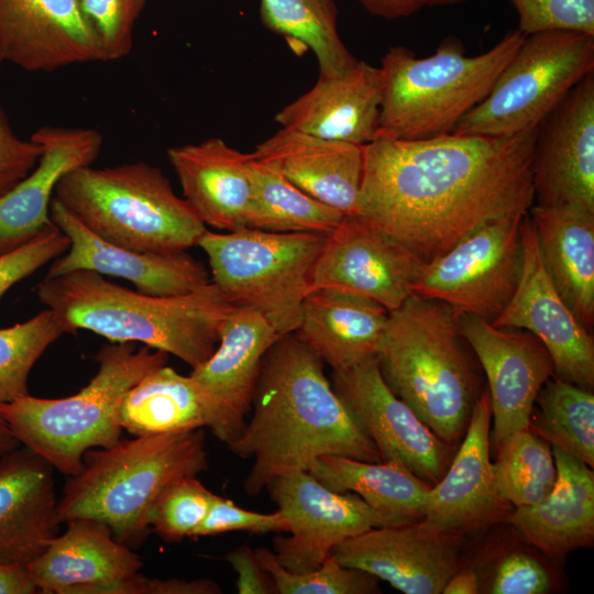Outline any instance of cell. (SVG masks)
I'll use <instances>...</instances> for the list:
<instances>
[{
	"label": "cell",
	"mask_w": 594,
	"mask_h": 594,
	"mask_svg": "<svg viewBox=\"0 0 594 594\" xmlns=\"http://www.w3.org/2000/svg\"><path fill=\"white\" fill-rule=\"evenodd\" d=\"M492 409L487 389L476 399L462 442L444 475L431 486L424 518L430 529L466 535L504 521L513 506L498 494L491 460Z\"/></svg>",
	"instance_id": "obj_20"
},
{
	"label": "cell",
	"mask_w": 594,
	"mask_h": 594,
	"mask_svg": "<svg viewBox=\"0 0 594 594\" xmlns=\"http://www.w3.org/2000/svg\"><path fill=\"white\" fill-rule=\"evenodd\" d=\"M289 524L280 510L262 514L239 507L229 498L217 496L196 537L215 536L230 531L254 534L288 531Z\"/></svg>",
	"instance_id": "obj_45"
},
{
	"label": "cell",
	"mask_w": 594,
	"mask_h": 594,
	"mask_svg": "<svg viewBox=\"0 0 594 594\" xmlns=\"http://www.w3.org/2000/svg\"><path fill=\"white\" fill-rule=\"evenodd\" d=\"M252 155L318 201L344 216L358 215L364 145L282 128Z\"/></svg>",
	"instance_id": "obj_25"
},
{
	"label": "cell",
	"mask_w": 594,
	"mask_h": 594,
	"mask_svg": "<svg viewBox=\"0 0 594 594\" xmlns=\"http://www.w3.org/2000/svg\"><path fill=\"white\" fill-rule=\"evenodd\" d=\"M522 243L524 264L518 287L492 324L531 332L549 351L557 377L593 391V333L580 323L549 279L528 213L522 221Z\"/></svg>",
	"instance_id": "obj_17"
},
{
	"label": "cell",
	"mask_w": 594,
	"mask_h": 594,
	"mask_svg": "<svg viewBox=\"0 0 594 594\" xmlns=\"http://www.w3.org/2000/svg\"><path fill=\"white\" fill-rule=\"evenodd\" d=\"M279 338L257 311L235 307L221 328L218 348L189 374L204 398L208 428L227 446L245 426L262 359Z\"/></svg>",
	"instance_id": "obj_19"
},
{
	"label": "cell",
	"mask_w": 594,
	"mask_h": 594,
	"mask_svg": "<svg viewBox=\"0 0 594 594\" xmlns=\"http://www.w3.org/2000/svg\"><path fill=\"white\" fill-rule=\"evenodd\" d=\"M528 215L549 279L580 323L592 332L594 211L575 205H532Z\"/></svg>",
	"instance_id": "obj_31"
},
{
	"label": "cell",
	"mask_w": 594,
	"mask_h": 594,
	"mask_svg": "<svg viewBox=\"0 0 594 594\" xmlns=\"http://www.w3.org/2000/svg\"><path fill=\"white\" fill-rule=\"evenodd\" d=\"M526 36L549 31L594 35V0H510Z\"/></svg>",
	"instance_id": "obj_42"
},
{
	"label": "cell",
	"mask_w": 594,
	"mask_h": 594,
	"mask_svg": "<svg viewBox=\"0 0 594 594\" xmlns=\"http://www.w3.org/2000/svg\"><path fill=\"white\" fill-rule=\"evenodd\" d=\"M552 580L548 569L525 550H512L497 559L490 574L488 593L543 594Z\"/></svg>",
	"instance_id": "obj_44"
},
{
	"label": "cell",
	"mask_w": 594,
	"mask_h": 594,
	"mask_svg": "<svg viewBox=\"0 0 594 594\" xmlns=\"http://www.w3.org/2000/svg\"><path fill=\"white\" fill-rule=\"evenodd\" d=\"M113 594H220L219 584L209 579H152L140 572L121 580Z\"/></svg>",
	"instance_id": "obj_47"
},
{
	"label": "cell",
	"mask_w": 594,
	"mask_h": 594,
	"mask_svg": "<svg viewBox=\"0 0 594 594\" xmlns=\"http://www.w3.org/2000/svg\"><path fill=\"white\" fill-rule=\"evenodd\" d=\"M557 480L540 502L516 507L504 519L527 543L552 558L592 547L594 473L583 461L551 447Z\"/></svg>",
	"instance_id": "obj_29"
},
{
	"label": "cell",
	"mask_w": 594,
	"mask_h": 594,
	"mask_svg": "<svg viewBox=\"0 0 594 594\" xmlns=\"http://www.w3.org/2000/svg\"><path fill=\"white\" fill-rule=\"evenodd\" d=\"M463 0H427V6L429 7H439V6H451L459 3Z\"/></svg>",
	"instance_id": "obj_53"
},
{
	"label": "cell",
	"mask_w": 594,
	"mask_h": 594,
	"mask_svg": "<svg viewBox=\"0 0 594 594\" xmlns=\"http://www.w3.org/2000/svg\"><path fill=\"white\" fill-rule=\"evenodd\" d=\"M593 74L538 125L531 165L536 206L575 205L594 211Z\"/></svg>",
	"instance_id": "obj_18"
},
{
	"label": "cell",
	"mask_w": 594,
	"mask_h": 594,
	"mask_svg": "<svg viewBox=\"0 0 594 594\" xmlns=\"http://www.w3.org/2000/svg\"><path fill=\"white\" fill-rule=\"evenodd\" d=\"M307 472L334 492L359 495L372 508L398 524L424 518L432 486L396 460L369 462L322 455Z\"/></svg>",
	"instance_id": "obj_32"
},
{
	"label": "cell",
	"mask_w": 594,
	"mask_h": 594,
	"mask_svg": "<svg viewBox=\"0 0 594 594\" xmlns=\"http://www.w3.org/2000/svg\"><path fill=\"white\" fill-rule=\"evenodd\" d=\"M331 385L375 443L382 461H399L431 485L440 481L455 448L442 441L391 391L376 358L333 371Z\"/></svg>",
	"instance_id": "obj_13"
},
{
	"label": "cell",
	"mask_w": 594,
	"mask_h": 594,
	"mask_svg": "<svg viewBox=\"0 0 594 594\" xmlns=\"http://www.w3.org/2000/svg\"><path fill=\"white\" fill-rule=\"evenodd\" d=\"M525 37L517 29L475 56L466 55L457 38H446L435 54L422 58L407 47H391L381 65L384 89L376 139L451 133L488 95Z\"/></svg>",
	"instance_id": "obj_7"
},
{
	"label": "cell",
	"mask_w": 594,
	"mask_h": 594,
	"mask_svg": "<svg viewBox=\"0 0 594 594\" xmlns=\"http://www.w3.org/2000/svg\"><path fill=\"white\" fill-rule=\"evenodd\" d=\"M265 490L289 524V537L274 538L273 552L279 564L292 572L318 568L351 537L398 524L359 495L334 492L305 470L277 476Z\"/></svg>",
	"instance_id": "obj_12"
},
{
	"label": "cell",
	"mask_w": 594,
	"mask_h": 594,
	"mask_svg": "<svg viewBox=\"0 0 594 594\" xmlns=\"http://www.w3.org/2000/svg\"><path fill=\"white\" fill-rule=\"evenodd\" d=\"M326 240L321 233L244 227L227 233L206 230L198 246L208 256L211 282L235 307L257 311L283 337L299 326L310 273Z\"/></svg>",
	"instance_id": "obj_9"
},
{
	"label": "cell",
	"mask_w": 594,
	"mask_h": 594,
	"mask_svg": "<svg viewBox=\"0 0 594 594\" xmlns=\"http://www.w3.org/2000/svg\"><path fill=\"white\" fill-rule=\"evenodd\" d=\"M464 535L437 531L421 521L369 529L332 552L345 566L363 570L405 594H439L462 566Z\"/></svg>",
	"instance_id": "obj_16"
},
{
	"label": "cell",
	"mask_w": 594,
	"mask_h": 594,
	"mask_svg": "<svg viewBox=\"0 0 594 594\" xmlns=\"http://www.w3.org/2000/svg\"><path fill=\"white\" fill-rule=\"evenodd\" d=\"M422 263L400 242L358 216L327 235L311 270L309 292L333 288L374 299L388 311L413 295Z\"/></svg>",
	"instance_id": "obj_14"
},
{
	"label": "cell",
	"mask_w": 594,
	"mask_h": 594,
	"mask_svg": "<svg viewBox=\"0 0 594 594\" xmlns=\"http://www.w3.org/2000/svg\"><path fill=\"white\" fill-rule=\"evenodd\" d=\"M594 73V35L549 31L525 37L488 95L451 133L507 136L539 125Z\"/></svg>",
	"instance_id": "obj_10"
},
{
	"label": "cell",
	"mask_w": 594,
	"mask_h": 594,
	"mask_svg": "<svg viewBox=\"0 0 594 594\" xmlns=\"http://www.w3.org/2000/svg\"><path fill=\"white\" fill-rule=\"evenodd\" d=\"M54 198L100 239L135 251H186L207 230L163 172L142 161L73 169Z\"/></svg>",
	"instance_id": "obj_8"
},
{
	"label": "cell",
	"mask_w": 594,
	"mask_h": 594,
	"mask_svg": "<svg viewBox=\"0 0 594 594\" xmlns=\"http://www.w3.org/2000/svg\"><path fill=\"white\" fill-rule=\"evenodd\" d=\"M389 311L372 298L333 288L309 292L294 332L320 360L341 371L377 355Z\"/></svg>",
	"instance_id": "obj_30"
},
{
	"label": "cell",
	"mask_w": 594,
	"mask_h": 594,
	"mask_svg": "<svg viewBox=\"0 0 594 594\" xmlns=\"http://www.w3.org/2000/svg\"><path fill=\"white\" fill-rule=\"evenodd\" d=\"M250 157L220 138L167 150L184 199L205 226L227 231L246 227L252 194Z\"/></svg>",
	"instance_id": "obj_28"
},
{
	"label": "cell",
	"mask_w": 594,
	"mask_h": 594,
	"mask_svg": "<svg viewBox=\"0 0 594 594\" xmlns=\"http://www.w3.org/2000/svg\"><path fill=\"white\" fill-rule=\"evenodd\" d=\"M38 588L28 563L0 558V594H34Z\"/></svg>",
	"instance_id": "obj_49"
},
{
	"label": "cell",
	"mask_w": 594,
	"mask_h": 594,
	"mask_svg": "<svg viewBox=\"0 0 594 594\" xmlns=\"http://www.w3.org/2000/svg\"><path fill=\"white\" fill-rule=\"evenodd\" d=\"M526 215L493 219L422 264L413 294L493 323L512 300L521 277Z\"/></svg>",
	"instance_id": "obj_11"
},
{
	"label": "cell",
	"mask_w": 594,
	"mask_h": 594,
	"mask_svg": "<svg viewBox=\"0 0 594 594\" xmlns=\"http://www.w3.org/2000/svg\"><path fill=\"white\" fill-rule=\"evenodd\" d=\"M461 332L482 367L492 409L491 448L528 428L536 397L554 375L544 344L522 329H503L470 314H458Z\"/></svg>",
	"instance_id": "obj_15"
},
{
	"label": "cell",
	"mask_w": 594,
	"mask_h": 594,
	"mask_svg": "<svg viewBox=\"0 0 594 594\" xmlns=\"http://www.w3.org/2000/svg\"><path fill=\"white\" fill-rule=\"evenodd\" d=\"M384 79L381 67L358 61L350 69L319 76L311 89L275 116L282 128L366 145L377 138Z\"/></svg>",
	"instance_id": "obj_24"
},
{
	"label": "cell",
	"mask_w": 594,
	"mask_h": 594,
	"mask_svg": "<svg viewBox=\"0 0 594 594\" xmlns=\"http://www.w3.org/2000/svg\"><path fill=\"white\" fill-rule=\"evenodd\" d=\"M252 417L228 448L252 460L243 488L255 496L285 473L319 457L381 462V454L334 392L323 362L295 333L280 337L262 359Z\"/></svg>",
	"instance_id": "obj_2"
},
{
	"label": "cell",
	"mask_w": 594,
	"mask_h": 594,
	"mask_svg": "<svg viewBox=\"0 0 594 594\" xmlns=\"http://www.w3.org/2000/svg\"><path fill=\"white\" fill-rule=\"evenodd\" d=\"M469 346L448 304L413 294L389 311L376 355L391 391L454 448L481 395Z\"/></svg>",
	"instance_id": "obj_4"
},
{
	"label": "cell",
	"mask_w": 594,
	"mask_h": 594,
	"mask_svg": "<svg viewBox=\"0 0 594 594\" xmlns=\"http://www.w3.org/2000/svg\"><path fill=\"white\" fill-rule=\"evenodd\" d=\"M28 563L43 594H103L111 584L139 572L142 560L95 519H73Z\"/></svg>",
	"instance_id": "obj_26"
},
{
	"label": "cell",
	"mask_w": 594,
	"mask_h": 594,
	"mask_svg": "<svg viewBox=\"0 0 594 594\" xmlns=\"http://www.w3.org/2000/svg\"><path fill=\"white\" fill-rule=\"evenodd\" d=\"M168 355L134 342L105 344L95 355L98 372L77 394L57 399L28 394L0 404V414L20 444L74 476L82 469L86 452L121 439L119 415L125 394L151 371L166 365Z\"/></svg>",
	"instance_id": "obj_6"
},
{
	"label": "cell",
	"mask_w": 594,
	"mask_h": 594,
	"mask_svg": "<svg viewBox=\"0 0 594 594\" xmlns=\"http://www.w3.org/2000/svg\"><path fill=\"white\" fill-rule=\"evenodd\" d=\"M252 194L246 227L277 233H331L344 215L296 187L250 153Z\"/></svg>",
	"instance_id": "obj_34"
},
{
	"label": "cell",
	"mask_w": 594,
	"mask_h": 594,
	"mask_svg": "<svg viewBox=\"0 0 594 594\" xmlns=\"http://www.w3.org/2000/svg\"><path fill=\"white\" fill-rule=\"evenodd\" d=\"M50 216L68 237L70 246L53 261L47 277L92 271L127 279L138 292L152 296L184 295L211 282L206 266L186 251L141 252L107 242L90 232L54 197Z\"/></svg>",
	"instance_id": "obj_21"
},
{
	"label": "cell",
	"mask_w": 594,
	"mask_h": 594,
	"mask_svg": "<svg viewBox=\"0 0 594 594\" xmlns=\"http://www.w3.org/2000/svg\"><path fill=\"white\" fill-rule=\"evenodd\" d=\"M481 582L477 572L471 568L461 566L446 582L443 594H476L480 592Z\"/></svg>",
	"instance_id": "obj_51"
},
{
	"label": "cell",
	"mask_w": 594,
	"mask_h": 594,
	"mask_svg": "<svg viewBox=\"0 0 594 594\" xmlns=\"http://www.w3.org/2000/svg\"><path fill=\"white\" fill-rule=\"evenodd\" d=\"M537 132L376 139L364 145L356 216L427 264L484 223L528 213Z\"/></svg>",
	"instance_id": "obj_1"
},
{
	"label": "cell",
	"mask_w": 594,
	"mask_h": 594,
	"mask_svg": "<svg viewBox=\"0 0 594 594\" xmlns=\"http://www.w3.org/2000/svg\"><path fill=\"white\" fill-rule=\"evenodd\" d=\"M207 457L202 428L134 436L91 449L62 490L58 518L101 521L119 542L140 547L151 532L150 513L160 493L178 479L206 471Z\"/></svg>",
	"instance_id": "obj_5"
},
{
	"label": "cell",
	"mask_w": 594,
	"mask_h": 594,
	"mask_svg": "<svg viewBox=\"0 0 594 594\" xmlns=\"http://www.w3.org/2000/svg\"><path fill=\"white\" fill-rule=\"evenodd\" d=\"M263 569L272 578L278 594H376L381 593L374 575L341 564L333 554L318 568L307 572H292L276 560L266 548L255 550Z\"/></svg>",
	"instance_id": "obj_39"
},
{
	"label": "cell",
	"mask_w": 594,
	"mask_h": 594,
	"mask_svg": "<svg viewBox=\"0 0 594 594\" xmlns=\"http://www.w3.org/2000/svg\"><path fill=\"white\" fill-rule=\"evenodd\" d=\"M20 446V442L13 436L8 422L0 414V460Z\"/></svg>",
	"instance_id": "obj_52"
},
{
	"label": "cell",
	"mask_w": 594,
	"mask_h": 594,
	"mask_svg": "<svg viewBox=\"0 0 594 594\" xmlns=\"http://www.w3.org/2000/svg\"><path fill=\"white\" fill-rule=\"evenodd\" d=\"M224 559L237 572L235 587L239 594L276 593L272 578L263 569L256 553L248 546H241L227 553Z\"/></svg>",
	"instance_id": "obj_48"
},
{
	"label": "cell",
	"mask_w": 594,
	"mask_h": 594,
	"mask_svg": "<svg viewBox=\"0 0 594 594\" xmlns=\"http://www.w3.org/2000/svg\"><path fill=\"white\" fill-rule=\"evenodd\" d=\"M218 495L197 476L168 484L155 499L150 513L151 531L166 541L196 538V532Z\"/></svg>",
	"instance_id": "obj_40"
},
{
	"label": "cell",
	"mask_w": 594,
	"mask_h": 594,
	"mask_svg": "<svg viewBox=\"0 0 594 594\" xmlns=\"http://www.w3.org/2000/svg\"><path fill=\"white\" fill-rule=\"evenodd\" d=\"M0 54L26 72L103 62L79 0H0Z\"/></svg>",
	"instance_id": "obj_22"
},
{
	"label": "cell",
	"mask_w": 594,
	"mask_h": 594,
	"mask_svg": "<svg viewBox=\"0 0 594 594\" xmlns=\"http://www.w3.org/2000/svg\"><path fill=\"white\" fill-rule=\"evenodd\" d=\"M53 466L20 444L0 460V558L29 563L58 534Z\"/></svg>",
	"instance_id": "obj_27"
},
{
	"label": "cell",
	"mask_w": 594,
	"mask_h": 594,
	"mask_svg": "<svg viewBox=\"0 0 594 594\" xmlns=\"http://www.w3.org/2000/svg\"><path fill=\"white\" fill-rule=\"evenodd\" d=\"M493 472L499 496L512 506H530L552 490L557 466L551 444L525 428L510 433L495 449Z\"/></svg>",
	"instance_id": "obj_37"
},
{
	"label": "cell",
	"mask_w": 594,
	"mask_h": 594,
	"mask_svg": "<svg viewBox=\"0 0 594 594\" xmlns=\"http://www.w3.org/2000/svg\"><path fill=\"white\" fill-rule=\"evenodd\" d=\"M528 428L551 447L594 466V395L552 375L539 391Z\"/></svg>",
	"instance_id": "obj_36"
},
{
	"label": "cell",
	"mask_w": 594,
	"mask_h": 594,
	"mask_svg": "<svg viewBox=\"0 0 594 594\" xmlns=\"http://www.w3.org/2000/svg\"><path fill=\"white\" fill-rule=\"evenodd\" d=\"M119 419L133 436L208 427L206 405L193 378L167 365L151 371L125 394Z\"/></svg>",
	"instance_id": "obj_33"
},
{
	"label": "cell",
	"mask_w": 594,
	"mask_h": 594,
	"mask_svg": "<svg viewBox=\"0 0 594 594\" xmlns=\"http://www.w3.org/2000/svg\"><path fill=\"white\" fill-rule=\"evenodd\" d=\"M36 295L59 317L66 333L84 329L111 342H141L191 369L211 356L235 308L213 282L184 295L152 296L84 270L45 276Z\"/></svg>",
	"instance_id": "obj_3"
},
{
	"label": "cell",
	"mask_w": 594,
	"mask_h": 594,
	"mask_svg": "<svg viewBox=\"0 0 594 594\" xmlns=\"http://www.w3.org/2000/svg\"><path fill=\"white\" fill-rule=\"evenodd\" d=\"M371 14L385 19H397L410 15L422 7L427 0H358Z\"/></svg>",
	"instance_id": "obj_50"
},
{
	"label": "cell",
	"mask_w": 594,
	"mask_h": 594,
	"mask_svg": "<svg viewBox=\"0 0 594 594\" xmlns=\"http://www.w3.org/2000/svg\"><path fill=\"white\" fill-rule=\"evenodd\" d=\"M66 333L50 308L31 319L0 329V404L29 394V375L46 349Z\"/></svg>",
	"instance_id": "obj_38"
},
{
	"label": "cell",
	"mask_w": 594,
	"mask_h": 594,
	"mask_svg": "<svg viewBox=\"0 0 594 594\" xmlns=\"http://www.w3.org/2000/svg\"><path fill=\"white\" fill-rule=\"evenodd\" d=\"M42 153L41 144L13 132L0 105V197L33 170Z\"/></svg>",
	"instance_id": "obj_46"
},
{
	"label": "cell",
	"mask_w": 594,
	"mask_h": 594,
	"mask_svg": "<svg viewBox=\"0 0 594 594\" xmlns=\"http://www.w3.org/2000/svg\"><path fill=\"white\" fill-rule=\"evenodd\" d=\"M31 140L43 153L33 170L0 197V255L53 223L50 206L57 183L70 170L91 165L103 144L102 134L92 128L42 127Z\"/></svg>",
	"instance_id": "obj_23"
},
{
	"label": "cell",
	"mask_w": 594,
	"mask_h": 594,
	"mask_svg": "<svg viewBox=\"0 0 594 594\" xmlns=\"http://www.w3.org/2000/svg\"><path fill=\"white\" fill-rule=\"evenodd\" d=\"M69 246L68 237L52 223L28 243L0 255V300L14 284L63 255Z\"/></svg>",
	"instance_id": "obj_43"
},
{
	"label": "cell",
	"mask_w": 594,
	"mask_h": 594,
	"mask_svg": "<svg viewBox=\"0 0 594 594\" xmlns=\"http://www.w3.org/2000/svg\"><path fill=\"white\" fill-rule=\"evenodd\" d=\"M79 4L98 37L103 62L128 56L145 0H79Z\"/></svg>",
	"instance_id": "obj_41"
},
{
	"label": "cell",
	"mask_w": 594,
	"mask_h": 594,
	"mask_svg": "<svg viewBox=\"0 0 594 594\" xmlns=\"http://www.w3.org/2000/svg\"><path fill=\"white\" fill-rule=\"evenodd\" d=\"M260 16L268 30L312 51L320 76L342 74L358 62L339 36L334 0H260Z\"/></svg>",
	"instance_id": "obj_35"
}]
</instances>
